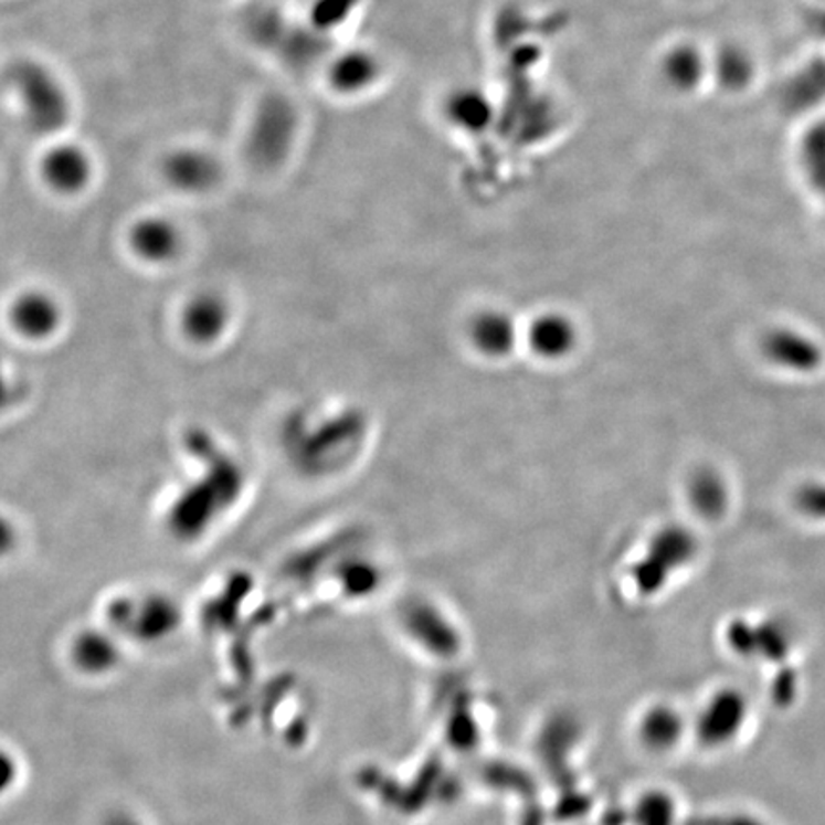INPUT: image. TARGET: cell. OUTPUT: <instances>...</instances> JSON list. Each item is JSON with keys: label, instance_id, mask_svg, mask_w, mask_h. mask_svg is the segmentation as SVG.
Listing matches in <instances>:
<instances>
[{"label": "cell", "instance_id": "7c38bea8", "mask_svg": "<svg viewBox=\"0 0 825 825\" xmlns=\"http://www.w3.org/2000/svg\"><path fill=\"white\" fill-rule=\"evenodd\" d=\"M169 174L178 186H182L186 190H199V188H203L211 182L214 170H212V165L207 161L205 157L183 154V156L172 159Z\"/></svg>", "mask_w": 825, "mask_h": 825}, {"label": "cell", "instance_id": "4fadbf2b", "mask_svg": "<svg viewBox=\"0 0 825 825\" xmlns=\"http://www.w3.org/2000/svg\"><path fill=\"white\" fill-rule=\"evenodd\" d=\"M371 73V67L367 64L366 57L350 56L342 57L339 60V64L335 65L332 71V81L335 85L345 88V91H352L356 86L363 85L367 77Z\"/></svg>", "mask_w": 825, "mask_h": 825}, {"label": "cell", "instance_id": "5bb4252c", "mask_svg": "<svg viewBox=\"0 0 825 825\" xmlns=\"http://www.w3.org/2000/svg\"><path fill=\"white\" fill-rule=\"evenodd\" d=\"M798 512L814 520H825V484H804L795 494Z\"/></svg>", "mask_w": 825, "mask_h": 825}, {"label": "cell", "instance_id": "3957f363", "mask_svg": "<svg viewBox=\"0 0 825 825\" xmlns=\"http://www.w3.org/2000/svg\"><path fill=\"white\" fill-rule=\"evenodd\" d=\"M762 353L772 363L797 373H811L824 360L822 350L814 340L791 329H772L766 332L762 339Z\"/></svg>", "mask_w": 825, "mask_h": 825}, {"label": "cell", "instance_id": "6da1fadb", "mask_svg": "<svg viewBox=\"0 0 825 825\" xmlns=\"http://www.w3.org/2000/svg\"><path fill=\"white\" fill-rule=\"evenodd\" d=\"M696 550V537L683 526L659 529L649 543L648 554L636 564V583L642 591L659 589L673 570L690 562Z\"/></svg>", "mask_w": 825, "mask_h": 825}, {"label": "cell", "instance_id": "30bf717a", "mask_svg": "<svg viewBox=\"0 0 825 825\" xmlns=\"http://www.w3.org/2000/svg\"><path fill=\"white\" fill-rule=\"evenodd\" d=\"M44 169L50 182L64 191L77 190L88 177L85 157L77 149L62 148L52 151Z\"/></svg>", "mask_w": 825, "mask_h": 825}, {"label": "cell", "instance_id": "9a60e30c", "mask_svg": "<svg viewBox=\"0 0 825 825\" xmlns=\"http://www.w3.org/2000/svg\"><path fill=\"white\" fill-rule=\"evenodd\" d=\"M353 0H321L318 10H316V22L321 28L340 22L346 12L352 8Z\"/></svg>", "mask_w": 825, "mask_h": 825}, {"label": "cell", "instance_id": "277c9868", "mask_svg": "<svg viewBox=\"0 0 825 825\" xmlns=\"http://www.w3.org/2000/svg\"><path fill=\"white\" fill-rule=\"evenodd\" d=\"M529 346L541 358L558 360L572 352L578 342V332L570 319L560 314H544L537 318L528 332Z\"/></svg>", "mask_w": 825, "mask_h": 825}, {"label": "cell", "instance_id": "2e32d148", "mask_svg": "<svg viewBox=\"0 0 825 825\" xmlns=\"http://www.w3.org/2000/svg\"><path fill=\"white\" fill-rule=\"evenodd\" d=\"M107 825H136V822L127 818V816H119V818L112 819V822H109V824Z\"/></svg>", "mask_w": 825, "mask_h": 825}, {"label": "cell", "instance_id": "ba28073f", "mask_svg": "<svg viewBox=\"0 0 825 825\" xmlns=\"http://www.w3.org/2000/svg\"><path fill=\"white\" fill-rule=\"evenodd\" d=\"M133 245L148 261H167L177 253L178 233L162 220H144L133 232Z\"/></svg>", "mask_w": 825, "mask_h": 825}, {"label": "cell", "instance_id": "5b68a950", "mask_svg": "<svg viewBox=\"0 0 825 825\" xmlns=\"http://www.w3.org/2000/svg\"><path fill=\"white\" fill-rule=\"evenodd\" d=\"M468 335L474 346L489 358H503L515 346L512 319L501 311H482L470 321Z\"/></svg>", "mask_w": 825, "mask_h": 825}, {"label": "cell", "instance_id": "7a4b0ae2", "mask_svg": "<svg viewBox=\"0 0 825 825\" xmlns=\"http://www.w3.org/2000/svg\"><path fill=\"white\" fill-rule=\"evenodd\" d=\"M23 102L28 106L31 120L41 128H56L64 123L65 104L62 92L50 81L43 71L25 67L18 73Z\"/></svg>", "mask_w": 825, "mask_h": 825}, {"label": "cell", "instance_id": "52a82bcc", "mask_svg": "<svg viewBox=\"0 0 825 825\" xmlns=\"http://www.w3.org/2000/svg\"><path fill=\"white\" fill-rule=\"evenodd\" d=\"M226 324V304L212 295L193 298L183 311V329L191 339L199 342H211L216 339L220 332L224 331Z\"/></svg>", "mask_w": 825, "mask_h": 825}, {"label": "cell", "instance_id": "8fae6325", "mask_svg": "<svg viewBox=\"0 0 825 825\" xmlns=\"http://www.w3.org/2000/svg\"><path fill=\"white\" fill-rule=\"evenodd\" d=\"M289 112L285 107H268L266 114H262L256 135H254L258 151L266 154V156H274V151L275 154H282V149L287 146V138H289Z\"/></svg>", "mask_w": 825, "mask_h": 825}, {"label": "cell", "instance_id": "8992f818", "mask_svg": "<svg viewBox=\"0 0 825 825\" xmlns=\"http://www.w3.org/2000/svg\"><path fill=\"white\" fill-rule=\"evenodd\" d=\"M12 319H14L15 329L23 332L29 339L31 337L43 339L56 329L57 321H60V310H57L56 303L52 298L46 297V295H39V293H31V295H25L14 304Z\"/></svg>", "mask_w": 825, "mask_h": 825}, {"label": "cell", "instance_id": "e0dca14e", "mask_svg": "<svg viewBox=\"0 0 825 825\" xmlns=\"http://www.w3.org/2000/svg\"><path fill=\"white\" fill-rule=\"evenodd\" d=\"M824 144H825V135H824ZM824 161H825V156H824ZM818 182H819V188H822V191H824L825 193V169H819Z\"/></svg>", "mask_w": 825, "mask_h": 825}, {"label": "cell", "instance_id": "9c48e42d", "mask_svg": "<svg viewBox=\"0 0 825 825\" xmlns=\"http://www.w3.org/2000/svg\"><path fill=\"white\" fill-rule=\"evenodd\" d=\"M688 495H690L691 507L696 508L698 515L704 516V518L715 520L727 510V486L715 470L704 468V470L696 473V476L690 480Z\"/></svg>", "mask_w": 825, "mask_h": 825}]
</instances>
